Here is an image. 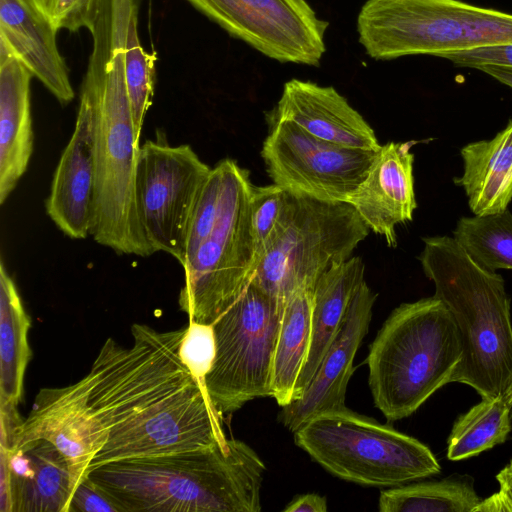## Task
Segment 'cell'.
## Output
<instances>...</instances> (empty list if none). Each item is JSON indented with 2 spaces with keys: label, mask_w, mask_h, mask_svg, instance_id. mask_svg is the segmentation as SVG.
Listing matches in <instances>:
<instances>
[{
  "label": "cell",
  "mask_w": 512,
  "mask_h": 512,
  "mask_svg": "<svg viewBox=\"0 0 512 512\" xmlns=\"http://www.w3.org/2000/svg\"><path fill=\"white\" fill-rule=\"evenodd\" d=\"M103 0H55L52 24L57 31L76 32L81 28L93 29Z\"/></svg>",
  "instance_id": "cell-32"
},
{
  "label": "cell",
  "mask_w": 512,
  "mask_h": 512,
  "mask_svg": "<svg viewBox=\"0 0 512 512\" xmlns=\"http://www.w3.org/2000/svg\"><path fill=\"white\" fill-rule=\"evenodd\" d=\"M252 187L248 171L231 159L218 218L183 267L179 306L189 321L213 324L255 275L258 261L250 222Z\"/></svg>",
  "instance_id": "cell-9"
},
{
  "label": "cell",
  "mask_w": 512,
  "mask_h": 512,
  "mask_svg": "<svg viewBox=\"0 0 512 512\" xmlns=\"http://www.w3.org/2000/svg\"><path fill=\"white\" fill-rule=\"evenodd\" d=\"M211 169L187 144L172 146L158 137L140 146L137 208L155 252L182 264L193 211Z\"/></svg>",
  "instance_id": "cell-11"
},
{
  "label": "cell",
  "mask_w": 512,
  "mask_h": 512,
  "mask_svg": "<svg viewBox=\"0 0 512 512\" xmlns=\"http://www.w3.org/2000/svg\"><path fill=\"white\" fill-rule=\"evenodd\" d=\"M39 14L52 22L55 0H26Z\"/></svg>",
  "instance_id": "cell-38"
},
{
  "label": "cell",
  "mask_w": 512,
  "mask_h": 512,
  "mask_svg": "<svg viewBox=\"0 0 512 512\" xmlns=\"http://www.w3.org/2000/svg\"><path fill=\"white\" fill-rule=\"evenodd\" d=\"M230 35L279 62L317 66L328 22L306 0H186Z\"/></svg>",
  "instance_id": "cell-13"
},
{
  "label": "cell",
  "mask_w": 512,
  "mask_h": 512,
  "mask_svg": "<svg viewBox=\"0 0 512 512\" xmlns=\"http://www.w3.org/2000/svg\"><path fill=\"white\" fill-rule=\"evenodd\" d=\"M156 59V52H148L141 45L136 15L131 20L126 39L125 78L133 121L139 136L146 113L152 105Z\"/></svg>",
  "instance_id": "cell-29"
},
{
  "label": "cell",
  "mask_w": 512,
  "mask_h": 512,
  "mask_svg": "<svg viewBox=\"0 0 512 512\" xmlns=\"http://www.w3.org/2000/svg\"><path fill=\"white\" fill-rule=\"evenodd\" d=\"M364 272L362 259L350 257L332 266L317 280L313 290L311 345L293 401L302 395L339 332L354 293L365 280Z\"/></svg>",
  "instance_id": "cell-23"
},
{
  "label": "cell",
  "mask_w": 512,
  "mask_h": 512,
  "mask_svg": "<svg viewBox=\"0 0 512 512\" xmlns=\"http://www.w3.org/2000/svg\"><path fill=\"white\" fill-rule=\"evenodd\" d=\"M29 69L14 54L0 59V203L26 172L33 152Z\"/></svg>",
  "instance_id": "cell-21"
},
{
  "label": "cell",
  "mask_w": 512,
  "mask_h": 512,
  "mask_svg": "<svg viewBox=\"0 0 512 512\" xmlns=\"http://www.w3.org/2000/svg\"><path fill=\"white\" fill-rule=\"evenodd\" d=\"M478 70L490 75L499 82L512 88V68L498 65H483Z\"/></svg>",
  "instance_id": "cell-37"
},
{
  "label": "cell",
  "mask_w": 512,
  "mask_h": 512,
  "mask_svg": "<svg viewBox=\"0 0 512 512\" xmlns=\"http://www.w3.org/2000/svg\"><path fill=\"white\" fill-rule=\"evenodd\" d=\"M511 420L505 395L482 398L454 422L447 441V458L467 459L504 443L512 429Z\"/></svg>",
  "instance_id": "cell-27"
},
{
  "label": "cell",
  "mask_w": 512,
  "mask_h": 512,
  "mask_svg": "<svg viewBox=\"0 0 512 512\" xmlns=\"http://www.w3.org/2000/svg\"><path fill=\"white\" fill-rule=\"evenodd\" d=\"M271 119L290 121L317 138L341 146L372 151L381 148L366 120L331 86L287 81Z\"/></svg>",
  "instance_id": "cell-18"
},
{
  "label": "cell",
  "mask_w": 512,
  "mask_h": 512,
  "mask_svg": "<svg viewBox=\"0 0 512 512\" xmlns=\"http://www.w3.org/2000/svg\"><path fill=\"white\" fill-rule=\"evenodd\" d=\"M31 318L14 280L0 264V409L17 408L32 357L28 343Z\"/></svg>",
  "instance_id": "cell-24"
},
{
  "label": "cell",
  "mask_w": 512,
  "mask_h": 512,
  "mask_svg": "<svg viewBox=\"0 0 512 512\" xmlns=\"http://www.w3.org/2000/svg\"><path fill=\"white\" fill-rule=\"evenodd\" d=\"M271 121L261 156L273 183L315 199L348 202L378 151L322 140L287 120Z\"/></svg>",
  "instance_id": "cell-12"
},
{
  "label": "cell",
  "mask_w": 512,
  "mask_h": 512,
  "mask_svg": "<svg viewBox=\"0 0 512 512\" xmlns=\"http://www.w3.org/2000/svg\"><path fill=\"white\" fill-rule=\"evenodd\" d=\"M128 30L107 27L92 34L93 45L81 93L93 108L95 185L90 235L118 254L155 253L137 208L139 139L125 78Z\"/></svg>",
  "instance_id": "cell-2"
},
{
  "label": "cell",
  "mask_w": 512,
  "mask_h": 512,
  "mask_svg": "<svg viewBox=\"0 0 512 512\" xmlns=\"http://www.w3.org/2000/svg\"><path fill=\"white\" fill-rule=\"evenodd\" d=\"M284 304L252 280L213 323L216 355L205 387L221 415L235 412L255 398L271 396Z\"/></svg>",
  "instance_id": "cell-10"
},
{
  "label": "cell",
  "mask_w": 512,
  "mask_h": 512,
  "mask_svg": "<svg viewBox=\"0 0 512 512\" xmlns=\"http://www.w3.org/2000/svg\"><path fill=\"white\" fill-rule=\"evenodd\" d=\"M498 492L481 500L473 512H512V459L496 475Z\"/></svg>",
  "instance_id": "cell-35"
},
{
  "label": "cell",
  "mask_w": 512,
  "mask_h": 512,
  "mask_svg": "<svg viewBox=\"0 0 512 512\" xmlns=\"http://www.w3.org/2000/svg\"><path fill=\"white\" fill-rule=\"evenodd\" d=\"M463 174L454 183L464 189L474 215L508 209L512 201V119L489 140L466 144L460 150Z\"/></svg>",
  "instance_id": "cell-22"
},
{
  "label": "cell",
  "mask_w": 512,
  "mask_h": 512,
  "mask_svg": "<svg viewBox=\"0 0 512 512\" xmlns=\"http://www.w3.org/2000/svg\"><path fill=\"white\" fill-rule=\"evenodd\" d=\"M179 353L182 362L205 385L216 355L213 324L189 321Z\"/></svg>",
  "instance_id": "cell-31"
},
{
  "label": "cell",
  "mask_w": 512,
  "mask_h": 512,
  "mask_svg": "<svg viewBox=\"0 0 512 512\" xmlns=\"http://www.w3.org/2000/svg\"><path fill=\"white\" fill-rule=\"evenodd\" d=\"M290 199L291 191L274 183L252 187L250 222L258 265L283 222Z\"/></svg>",
  "instance_id": "cell-30"
},
{
  "label": "cell",
  "mask_w": 512,
  "mask_h": 512,
  "mask_svg": "<svg viewBox=\"0 0 512 512\" xmlns=\"http://www.w3.org/2000/svg\"><path fill=\"white\" fill-rule=\"evenodd\" d=\"M436 57L447 59L460 67L477 69L483 65H498L512 68V43L443 52Z\"/></svg>",
  "instance_id": "cell-33"
},
{
  "label": "cell",
  "mask_w": 512,
  "mask_h": 512,
  "mask_svg": "<svg viewBox=\"0 0 512 512\" xmlns=\"http://www.w3.org/2000/svg\"><path fill=\"white\" fill-rule=\"evenodd\" d=\"M266 467L245 442L118 460L87 477L122 512H259Z\"/></svg>",
  "instance_id": "cell-3"
},
{
  "label": "cell",
  "mask_w": 512,
  "mask_h": 512,
  "mask_svg": "<svg viewBox=\"0 0 512 512\" xmlns=\"http://www.w3.org/2000/svg\"><path fill=\"white\" fill-rule=\"evenodd\" d=\"M461 336L448 307L435 295L402 303L369 347V387L389 421L413 414L444 385L462 360Z\"/></svg>",
  "instance_id": "cell-5"
},
{
  "label": "cell",
  "mask_w": 512,
  "mask_h": 512,
  "mask_svg": "<svg viewBox=\"0 0 512 512\" xmlns=\"http://www.w3.org/2000/svg\"><path fill=\"white\" fill-rule=\"evenodd\" d=\"M93 108L80 95L72 136L53 175L46 212L55 225L72 239L90 235L94 199Z\"/></svg>",
  "instance_id": "cell-16"
},
{
  "label": "cell",
  "mask_w": 512,
  "mask_h": 512,
  "mask_svg": "<svg viewBox=\"0 0 512 512\" xmlns=\"http://www.w3.org/2000/svg\"><path fill=\"white\" fill-rule=\"evenodd\" d=\"M359 42L376 60L512 43V14L460 0H367Z\"/></svg>",
  "instance_id": "cell-6"
},
{
  "label": "cell",
  "mask_w": 512,
  "mask_h": 512,
  "mask_svg": "<svg viewBox=\"0 0 512 512\" xmlns=\"http://www.w3.org/2000/svg\"><path fill=\"white\" fill-rule=\"evenodd\" d=\"M418 259L435 296L452 313L462 360L451 383L472 387L481 398L501 396L512 385V322L505 281L477 264L450 236L423 238Z\"/></svg>",
  "instance_id": "cell-4"
},
{
  "label": "cell",
  "mask_w": 512,
  "mask_h": 512,
  "mask_svg": "<svg viewBox=\"0 0 512 512\" xmlns=\"http://www.w3.org/2000/svg\"><path fill=\"white\" fill-rule=\"evenodd\" d=\"M52 22L26 0H0V39L62 104L75 93Z\"/></svg>",
  "instance_id": "cell-19"
},
{
  "label": "cell",
  "mask_w": 512,
  "mask_h": 512,
  "mask_svg": "<svg viewBox=\"0 0 512 512\" xmlns=\"http://www.w3.org/2000/svg\"><path fill=\"white\" fill-rule=\"evenodd\" d=\"M186 330L133 324L131 346L111 337L104 342L83 377L108 436L88 473L123 459L227 446L222 415L180 358Z\"/></svg>",
  "instance_id": "cell-1"
},
{
  "label": "cell",
  "mask_w": 512,
  "mask_h": 512,
  "mask_svg": "<svg viewBox=\"0 0 512 512\" xmlns=\"http://www.w3.org/2000/svg\"><path fill=\"white\" fill-rule=\"evenodd\" d=\"M10 474L12 512H68L74 491L63 454L46 440L0 448Z\"/></svg>",
  "instance_id": "cell-20"
},
{
  "label": "cell",
  "mask_w": 512,
  "mask_h": 512,
  "mask_svg": "<svg viewBox=\"0 0 512 512\" xmlns=\"http://www.w3.org/2000/svg\"><path fill=\"white\" fill-rule=\"evenodd\" d=\"M455 241L481 267L512 270V213L461 217L452 232Z\"/></svg>",
  "instance_id": "cell-28"
},
{
  "label": "cell",
  "mask_w": 512,
  "mask_h": 512,
  "mask_svg": "<svg viewBox=\"0 0 512 512\" xmlns=\"http://www.w3.org/2000/svg\"><path fill=\"white\" fill-rule=\"evenodd\" d=\"M415 141L389 142L379 149L370 170L348 202L370 230L395 247V227L413 219L417 207L411 147Z\"/></svg>",
  "instance_id": "cell-17"
},
{
  "label": "cell",
  "mask_w": 512,
  "mask_h": 512,
  "mask_svg": "<svg viewBox=\"0 0 512 512\" xmlns=\"http://www.w3.org/2000/svg\"><path fill=\"white\" fill-rule=\"evenodd\" d=\"M468 475L399 485L381 491V512H473L481 502Z\"/></svg>",
  "instance_id": "cell-26"
},
{
  "label": "cell",
  "mask_w": 512,
  "mask_h": 512,
  "mask_svg": "<svg viewBox=\"0 0 512 512\" xmlns=\"http://www.w3.org/2000/svg\"><path fill=\"white\" fill-rule=\"evenodd\" d=\"M313 289L300 288L285 299L272 364L271 397L284 407L294 399L312 338Z\"/></svg>",
  "instance_id": "cell-25"
},
{
  "label": "cell",
  "mask_w": 512,
  "mask_h": 512,
  "mask_svg": "<svg viewBox=\"0 0 512 512\" xmlns=\"http://www.w3.org/2000/svg\"><path fill=\"white\" fill-rule=\"evenodd\" d=\"M107 437L89 405L82 378L65 387L40 389L31 411L15 433L10 450L35 440L50 442L67 460L75 489L87 477Z\"/></svg>",
  "instance_id": "cell-14"
},
{
  "label": "cell",
  "mask_w": 512,
  "mask_h": 512,
  "mask_svg": "<svg viewBox=\"0 0 512 512\" xmlns=\"http://www.w3.org/2000/svg\"><path fill=\"white\" fill-rule=\"evenodd\" d=\"M294 440L331 474L362 485L395 487L441 471L428 446L348 408L311 418Z\"/></svg>",
  "instance_id": "cell-7"
},
{
  "label": "cell",
  "mask_w": 512,
  "mask_h": 512,
  "mask_svg": "<svg viewBox=\"0 0 512 512\" xmlns=\"http://www.w3.org/2000/svg\"><path fill=\"white\" fill-rule=\"evenodd\" d=\"M326 510V498L316 493L299 495L283 509L285 512H325Z\"/></svg>",
  "instance_id": "cell-36"
},
{
  "label": "cell",
  "mask_w": 512,
  "mask_h": 512,
  "mask_svg": "<svg viewBox=\"0 0 512 512\" xmlns=\"http://www.w3.org/2000/svg\"><path fill=\"white\" fill-rule=\"evenodd\" d=\"M68 512H122L113 499L90 478L82 479L73 491Z\"/></svg>",
  "instance_id": "cell-34"
},
{
  "label": "cell",
  "mask_w": 512,
  "mask_h": 512,
  "mask_svg": "<svg viewBox=\"0 0 512 512\" xmlns=\"http://www.w3.org/2000/svg\"><path fill=\"white\" fill-rule=\"evenodd\" d=\"M504 395L506 397V400H507L509 406L511 407V414H512V385L509 387V389L506 391V393Z\"/></svg>",
  "instance_id": "cell-39"
},
{
  "label": "cell",
  "mask_w": 512,
  "mask_h": 512,
  "mask_svg": "<svg viewBox=\"0 0 512 512\" xmlns=\"http://www.w3.org/2000/svg\"><path fill=\"white\" fill-rule=\"evenodd\" d=\"M377 294L363 280L349 304L341 328L302 395L282 407L279 420L295 432L311 418L346 409L345 395L357 350L368 333Z\"/></svg>",
  "instance_id": "cell-15"
},
{
  "label": "cell",
  "mask_w": 512,
  "mask_h": 512,
  "mask_svg": "<svg viewBox=\"0 0 512 512\" xmlns=\"http://www.w3.org/2000/svg\"><path fill=\"white\" fill-rule=\"evenodd\" d=\"M369 230L349 202L291 191L283 222L252 280L283 301L297 289L314 290L321 275L348 260Z\"/></svg>",
  "instance_id": "cell-8"
}]
</instances>
